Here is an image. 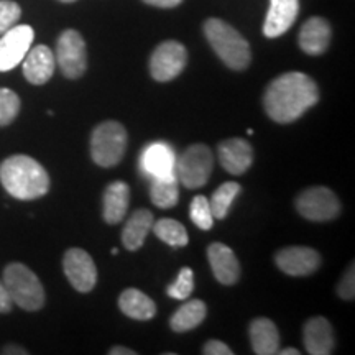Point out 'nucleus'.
Here are the masks:
<instances>
[{"mask_svg": "<svg viewBox=\"0 0 355 355\" xmlns=\"http://www.w3.org/2000/svg\"><path fill=\"white\" fill-rule=\"evenodd\" d=\"M153 214L148 209H139L128 217L122 230V243L127 250L135 252L145 243L146 235L152 230Z\"/></svg>", "mask_w": 355, "mask_h": 355, "instance_id": "obj_23", "label": "nucleus"}, {"mask_svg": "<svg viewBox=\"0 0 355 355\" xmlns=\"http://www.w3.org/2000/svg\"><path fill=\"white\" fill-rule=\"evenodd\" d=\"M61 2H66V3H71V2H76V0H61Z\"/></svg>", "mask_w": 355, "mask_h": 355, "instance_id": "obj_39", "label": "nucleus"}, {"mask_svg": "<svg viewBox=\"0 0 355 355\" xmlns=\"http://www.w3.org/2000/svg\"><path fill=\"white\" fill-rule=\"evenodd\" d=\"M202 354H206V355H232L234 352H232V349H230L227 344L222 343V340L212 339V340H207V343L204 344Z\"/></svg>", "mask_w": 355, "mask_h": 355, "instance_id": "obj_33", "label": "nucleus"}, {"mask_svg": "<svg viewBox=\"0 0 355 355\" xmlns=\"http://www.w3.org/2000/svg\"><path fill=\"white\" fill-rule=\"evenodd\" d=\"M150 198L159 209H171L180 201V188H178L176 175L152 178L150 184Z\"/></svg>", "mask_w": 355, "mask_h": 355, "instance_id": "obj_25", "label": "nucleus"}, {"mask_svg": "<svg viewBox=\"0 0 355 355\" xmlns=\"http://www.w3.org/2000/svg\"><path fill=\"white\" fill-rule=\"evenodd\" d=\"M331 43V25L326 19L313 17L301 26L300 46L306 55L318 56L322 55L329 48Z\"/></svg>", "mask_w": 355, "mask_h": 355, "instance_id": "obj_19", "label": "nucleus"}, {"mask_svg": "<svg viewBox=\"0 0 355 355\" xmlns=\"http://www.w3.org/2000/svg\"><path fill=\"white\" fill-rule=\"evenodd\" d=\"M144 2L148 3V6L159 7V8H173L180 6L183 0H144Z\"/></svg>", "mask_w": 355, "mask_h": 355, "instance_id": "obj_35", "label": "nucleus"}, {"mask_svg": "<svg viewBox=\"0 0 355 355\" xmlns=\"http://www.w3.org/2000/svg\"><path fill=\"white\" fill-rule=\"evenodd\" d=\"M20 17L21 8L19 3L12 2V0H0V35L15 26Z\"/></svg>", "mask_w": 355, "mask_h": 355, "instance_id": "obj_31", "label": "nucleus"}, {"mask_svg": "<svg viewBox=\"0 0 355 355\" xmlns=\"http://www.w3.org/2000/svg\"><path fill=\"white\" fill-rule=\"evenodd\" d=\"M0 183L10 196L32 201L50 191V176L37 159L26 155H13L0 165Z\"/></svg>", "mask_w": 355, "mask_h": 355, "instance_id": "obj_2", "label": "nucleus"}, {"mask_svg": "<svg viewBox=\"0 0 355 355\" xmlns=\"http://www.w3.org/2000/svg\"><path fill=\"white\" fill-rule=\"evenodd\" d=\"M214 168V157L209 146L196 144L191 145L176 158L175 175L181 184L188 189L202 188L209 181Z\"/></svg>", "mask_w": 355, "mask_h": 355, "instance_id": "obj_6", "label": "nucleus"}, {"mask_svg": "<svg viewBox=\"0 0 355 355\" xmlns=\"http://www.w3.org/2000/svg\"><path fill=\"white\" fill-rule=\"evenodd\" d=\"M337 293L339 296L345 301H352L355 298V272H354V263L347 268V272L344 273V277L340 278L339 286H337Z\"/></svg>", "mask_w": 355, "mask_h": 355, "instance_id": "obj_32", "label": "nucleus"}, {"mask_svg": "<svg viewBox=\"0 0 355 355\" xmlns=\"http://www.w3.org/2000/svg\"><path fill=\"white\" fill-rule=\"evenodd\" d=\"M318 101L319 89L314 79L304 73L291 71L268 84L263 96V107L272 121L290 123L298 121L306 110L318 104Z\"/></svg>", "mask_w": 355, "mask_h": 355, "instance_id": "obj_1", "label": "nucleus"}, {"mask_svg": "<svg viewBox=\"0 0 355 355\" xmlns=\"http://www.w3.org/2000/svg\"><path fill=\"white\" fill-rule=\"evenodd\" d=\"M3 285L13 304L25 311H38L44 304V290L40 278L24 263H10L3 270Z\"/></svg>", "mask_w": 355, "mask_h": 355, "instance_id": "obj_4", "label": "nucleus"}, {"mask_svg": "<svg viewBox=\"0 0 355 355\" xmlns=\"http://www.w3.org/2000/svg\"><path fill=\"white\" fill-rule=\"evenodd\" d=\"M188 63V51L181 43L165 42L158 44L150 58V74L159 83H168L183 73Z\"/></svg>", "mask_w": 355, "mask_h": 355, "instance_id": "obj_9", "label": "nucleus"}, {"mask_svg": "<svg viewBox=\"0 0 355 355\" xmlns=\"http://www.w3.org/2000/svg\"><path fill=\"white\" fill-rule=\"evenodd\" d=\"M279 355H300V350L295 347H286V349H278Z\"/></svg>", "mask_w": 355, "mask_h": 355, "instance_id": "obj_38", "label": "nucleus"}, {"mask_svg": "<svg viewBox=\"0 0 355 355\" xmlns=\"http://www.w3.org/2000/svg\"><path fill=\"white\" fill-rule=\"evenodd\" d=\"M56 63L68 79L81 78L87 69L86 43L76 30H64L56 43Z\"/></svg>", "mask_w": 355, "mask_h": 355, "instance_id": "obj_8", "label": "nucleus"}, {"mask_svg": "<svg viewBox=\"0 0 355 355\" xmlns=\"http://www.w3.org/2000/svg\"><path fill=\"white\" fill-rule=\"evenodd\" d=\"M189 216L191 220H193L201 230H209L212 227V224H214V216H212L209 199L206 196H201V194L191 201Z\"/></svg>", "mask_w": 355, "mask_h": 355, "instance_id": "obj_29", "label": "nucleus"}, {"mask_svg": "<svg viewBox=\"0 0 355 355\" xmlns=\"http://www.w3.org/2000/svg\"><path fill=\"white\" fill-rule=\"evenodd\" d=\"M296 209L304 219L313 222H326L340 214V201L334 191L324 186L304 189L296 198Z\"/></svg>", "mask_w": 355, "mask_h": 355, "instance_id": "obj_7", "label": "nucleus"}, {"mask_svg": "<svg viewBox=\"0 0 355 355\" xmlns=\"http://www.w3.org/2000/svg\"><path fill=\"white\" fill-rule=\"evenodd\" d=\"M55 66L56 60L53 51L44 44H38V46L30 48L24 58V76L35 86H42L51 79Z\"/></svg>", "mask_w": 355, "mask_h": 355, "instance_id": "obj_17", "label": "nucleus"}, {"mask_svg": "<svg viewBox=\"0 0 355 355\" xmlns=\"http://www.w3.org/2000/svg\"><path fill=\"white\" fill-rule=\"evenodd\" d=\"M63 268L66 278L79 293L94 290L97 283V268L92 257L83 248H69L64 254Z\"/></svg>", "mask_w": 355, "mask_h": 355, "instance_id": "obj_11", "label": "nucleus"}, {"mask_svg": "<svg viewBox=\"0 0 355 355\" xmlns=\"http://www.w3.org/2000/svg\"><path fill=\"white\" fill-rule=\"evenodd\" d=\"M130 201V188L123 181H114L104 191L102 198V216L107 224H119L127 214Z\"/></svg>", "mask_w": 355, "mask_h": 355, "instance_id": "obj_20", "label": "nucleus"}, {"mask_svg": "<svg viewBox=\"0 0 355 355\" xmlns=\"http://www.w3.org/2000/svg\"><path fill=\"white\" fill-rule=\"evenodd\" d=\"M119 308L125 316L135 321H148L157 314V304L144 291L128 288L119 298Z\"/></svg>", "mask_w": 355, "mask_h": 355, "instance_id": "obj_22", "label": "nucleus"}, {"mask_svg": "<svg viewBox=\"0 0 355 355\" xmlns=\"http://www.w3.org/2000/svg\"><path fill=\"white\" fill-rule=\"evenodd\" d=\"M193 291H194V273L193 270L188 268V266L181 268V272L176 277L175 282L166 288L168 296L173 300H180V301H183L188 298V296L193 295Z\"/></svg>", "mask_w": 355, "mask_h": 355, "instance_id": "obj_30", "label": "nucleus"}, {"mask_svg": "<svg viewBox=\"0 0 355 355\" xmlns=\"http://www.w3.org/2000/svg\"><path fill=\"white\" fill-rule=\"evenodd\" d=\"M252 349L259 355H275L279 349V332L273 321L266 318L254 319L250 324Z\"/></svg>", "mask_w": 355, "mask_h": 355, "instance_id": "obj_21", "label": "nucleus"}, {"mask_svg": "<svg viewBox=\"0 0 355 355\" xmlns=\"http://www.w3.org/2000/svg\"><path fill=\"white\" fill-rule=\"evenodd\" d=\"M109 355H137V352L128 347H122V345H115L109 350Z\"/></svg>", "mask_w": 355, "mask_h": 355, "instance_id": "obj_37", "label": "nucleus"}, {"mask_svg": "<svg viewBox=\"0 0 355 355\" xmlns=\"http://www.w3.org/2000/svg\"><path fill=\"white\" fill-rule=\"evenodd\" d=\"M176 155L166 141H153L141 152L140 168L146 176L162 178L175 175Z\"/></svg>", "mask_w": 355, "mask_h": 355, "instance_id": "obj_14", "label": "nucleus"}, {"mask_svg": "<svg viewBox=\"0 0 355 355\" xmlns=\"http://www.w3.org/2000/svg\"><path fill=\"white\" fill-rule=\"evenodd\" d=\"M303 343L306 352L311 355H329L334 352V332L326 318H311L303 329Z\"/></svg>", "mask_w": 355, "mask_h": 355, "instance_id": "obj_18", "label": "nucleus"}, {"mask_svg": "<svg viewBox=\"0 0 355 355\" xmlns=\"http://www.w3.org/2000/svg\"><path fill=\"white\" fill-rule=\"evenodd\" d=\"M20 112V97L12 89L0 87V127H7Z\"/></svg>", "mask_w": 355, "mask_h": 355, "instance_id": "obj_28", "label": "nucleus"}, {"mask_svg": "<svg viewBox=\"0 0 355 355\" xmlns=\"http://www.w3.org/2000/svg\"><path fill=\"white\" fill-rule=\"evenodd\" d=\"M207 259H209L211 270L217 282L225 286H232L239 282L241 265H239V260L232 248L220 242L211 243L209 248H207Z\"/></svg>", "mask_w": 355, "mask_h": 355, "instance_id": "obj_15", "label": "nucleus"}, {"mask_svg": "<svg viewBox=\"0 0 355 355\" xmlns=\"http://www.w3.org/2000/svg\"><path fill=\"white\" fill-rule=\"evenodd\" d=\"M204 35L227 68L235 71L248 68L252 60L250 46L234 26L220 19H209L204 24Z\"/></svg>", "mask_w": 355, "mask_h": 355, "instance_id": "obj_3", "label": "nucleus"}, {"mask_svg": "<svg viewBox=\"0 0 355 355\" xmlns=\"http://www.w3.org/2000/svg\"><path fill=\"white\" fill-rule=\"evenodd\" d=\"M153 232L159 241H163L171 247H184L188 245L189 237L188 230L181 222L175 219H159L157 224L153 222Z\"/></svg>", "mask_w": 355, "mask_h": 355, "instance_id": "obj_26", "label": "nucleus"}, {"mask_svg": "<svg viewBox=\"0 0 355 355\" xmlns=\"http://www.w3.org/2000/svg\"><path fill=\"white\" fill-rule=\"evenodd\" d=\"M241 189L242 188L239 183H235V181H227V183L219 186V188L214 191V194H212L209 201L214 219H219V220L225 219L230 206H232L234 199L237 198V194L241 193Z\"/></svg>", "mask_w": 355, "mask_h": 355, "instance_id": "obj_27", "label": "nucleus"}, {"mask_svg": "<svg viewBox=\"0 0 355 355\" xmlns=\"http://www.w3.org/2000/svg\"><path fill=\"white\" fill-rule=\"evenodd\" d=\"M207 308L201 300H191L176 309L170 319V326L175 332H188L196 329L204 319H206Z\"/></svg>", "mask_w": 355, "mask_h": 355, "instance_id": "obj_24", "label": "nucleus"}, {"mask_svg": "<svg viewBox=\"0 0 355 355\" xmlns=\"http://www.w3.org/2000/svg\"><path fill=\"white\" fill-rule=\"evenodd\" d=\"M222 168L230 175H243L254 163V148L245 139H227L217 146Z\"/></svg>", "mask_w": 355, "mask_h": 355, "instance_id": "obj_13", "label": "nucleus"}, {"mask_svg": "<svg viewBox=\"0 0 355 355\" xmlns=\"http://www.w3.org/2000/svg\"><path fill=\"white\" fill-rule=\"evenodd\" d=\"M35 32L30 25H15L0 38V73L17 68L32 48Z\"/></svg>", "mask_w": 355, "mask_h": 355, "instance_id": "obj_10", "label": "nucleus"}, {"mask_svg": "<svg viewBox=\"0 0 355 355\" xmlns=\"http://www.w3.org/2000/svg\"><path fill=\"white\" fill-rule=\"evenodd\" d=\"M2 354H7V355H26V354H28V350H25L24 347H20V345L8 344V345H6V347L2 349Z\"/></svg>", "mask_w": 355, "mask_h": 355, "instance_id": "obj_36", "label": "nucleus"}, {"mask_svg": "<svg viewBox=\"0 0 355 355\" xmlns=\"http://www.w3.org/2000/svg\"><path fill=\"white\" fill-rule=\"evenodd\" d=\"M300 13V0H270L268 13L263 24V33L268 38H278L286 33Z\"/></svg>", "mask_w": 355, "mask_h": 355, "instance_id": "obj_16", "label": "nucleus"}, {"mask_svg": "<svg viewBox=\"0 0 355 355\" xmlns=\"http://www.w3.org/2000/svg\"><path fill=\"white\" fill-rule=\"evenodd\" d=\"M13 308V301L8 295L6 285L3 282H0V313H10Z\"/></svg>", "mask_w": 355, "mask_h": 355, "instance_id": "obj_34", "label": "nucleus"}, {"mask_svg": "<svg viewBox=\"0 0 355 355\" xmlns=\"http://www.w3.org/2000/svg\"><path fill=\"white\" fill-rule=\"evenodd\" d=\"M278 268L291 277H306L321 266V255L311 247H286L275 257Z\"/></svg>", "mask_w": 355, "mask_h": 355, "instance_id": "obj_12", "label": "nucleus"}, {"mask_svg": "<svg viewBox=\"0 0 355 355\" xmlns=\"http://www.w3.org/2000/svg\"><path fill=\"white\" fill-rule=\"evenodd\" d=\"M127 148V130L115 121L102 122L91 137V157L102 168L117 166Z\"/></svg>", "mask_w": 355, "mask_h": 355, "instance_id": "obj_5", "label": "nucleus"}]
</instances>
